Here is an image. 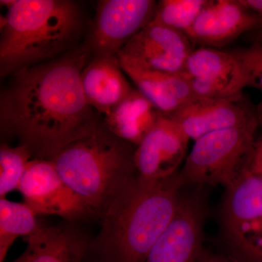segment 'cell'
Listing matches in <instances>:
<instances>
[{"label": "cell", "mask_w": 262, "mask_h": 262, "mask_svg": "<svg viewBox=\"0 0 262 262\" xmlns=\"http://www.w3.org/2000/svg\"><path fill=\"white\" fill-rule=\"evenodd\" d=\"M92 53L84 45L13 74L0 96L2 134L17 139L37 158L51 160L94 130L99 124L81 84Z\"/></svg>", "instance_id": "1"}, {"label": "cell", "mask_w": 262, "mask_h": 262, "mask_svg": "<svg viewBox=\"0 0 262 262\" xmlns=\"http://www.w3.org/2000/svg\"><path fill=\"white\" fill-rule=\"evenodd\" d=\"M185 186L180 172L166 178L136 175L100 216L91 244L101 262H145L150 250L178 211Z\"/></svg>", "instance_id": "2"}, {"label": "cell", "mask_w": 262, "mask_h": 262, "mask_svg": "<svg viewBox=\"0 0 262 262\" xmlns=\"http://www.w3.org/2000/svg\"><path fill=\"white\" fill-rule=\"evenodd\" d=\"M1 3L7 7L6 14L1 17L2 77L56 59L79 37L82 18L74 2L13 0Z\"/></svg>", "instance_id": "3"}, {"label": "cell", "mask_w": 262, "mask_h": 262, "mask_svg": "<svg viewBox=\"0 0 262 262\" xmlns=\"http://www.w3.org/2000/svg\"><path fill=\"white\" fill-rule=\"evenodd\" d=\"M136 146L98 125L63 147L51 160L69 187L96 216L137 175Z\"/></svg>", "instance_id": "4"}, {"label": "cell", "mask_w": 262, "mask_h": 262, "mask_svg": "<svg viewBox=\"0 0 262 262\" xmlns=\"http://www.w3.org/2000/svg\"><path fill=\"white\" fill-rule=\"evenodd\" d=\"M261 118L244 126L217 130L194 141L181 170L184 184L225 188L247 168Z\"/></svg>", "instance_id": "5"}, {"label": "cell", "mask_w": 262, "mask_h": 262, "mask_svg": "<svg viewBox=\"0 0 262 262\" xmlns=\"http://www.w3.org/2000/svg\"><path fill=\"white\" fill-rule=\"evenodd\" d=\"M18 190L37 215H57L68 221L95 215L63 182L51 160H31Z\"/></svg>", "instance_id": "6"}, {"label": "cell", "mask_w": 262, "mask_h": 262, "mask_svg": "<svg viewBox=\"0 0 262 262\" xmlns=\"http://www.w3.org/2000/svg\"><path fill=\"white\" fill-rule=\"evenodd\" d=\"M158 2L103 0L98 3L89 45L94 55H117L129 40L149 25Z\"/></svg>", "instance_id": "7"}, {"label": "cell", "mask_w": 262, "mask_h": 262, "mask_svg": "<svg viewBox=\"0 0 262 262\" xmlns=\"http://www.w3.org/2000/svg\"><path fill=\"white\" fill-rule=\"evenodd\" d=\"M193 43L184 33L151 22L131 38L117 58L141 68L183 75Z\"/></svg>", "instance_id": "8"}, {"label": "cell", "mask_w": 262, "mask_h": 262, "mask_svg": "<svg viewBox=\"0 0 262 262\" xmlns=\"http://www.w3.org/2000/svg\"><path fill=\"white\" fill-rule=\"evenodd\" d=\"M206 208L201 194L184 195L171 223L145 262H198L203 248Z\"/></svg>", "instance_id": "9"}, {"label": "cell", "mask_w": 262, "mask_h": 262, "mask_svg": "<svg viewBox=\"0 0 262 262\" xmlns=\"http://www.w3.org/2000/svg\"><path fill=\"white\" fill-rule=\"evenodd\" d=\"M262 27V18L239 0H209L187 36L201 47H225Z\"/></svg>", "instance_id": "10"}, {"label": "cell", "mask_w": 262, "mask_h": 262, "mask_svg": "<svg viewBox=\"0 0 262 262\" xmlns=\"http://www.w3.org/2000/svg\"><path fill=\"white\" fill-rule=\"evenodd\" d=\"M189 140L177 122L162 115L136 146L134 163L137 175L146 179H159L178 173Z\"/></svg>", "instance_id": "11"}, {"label": "cell", "mask_w": 262, "mask_h": 262, "mask_svg": "<svg viewBox=\"0 0 262 262\" xmlns=\"http://www.w3.org/2000/svg\"><path fill=\"white\" fill-rule=\"evenodd\" d=\"M166 116L177 122L184 134L194 141L215 131L244 126L261 118L254 110L246 106L243 101L201 98Z\"/></svg>", "instance_id": "12"}, {"label": "cell", "mask_w": 262, "mask_h": 262, "mask_svg": "<svg viewBox=\"0 0 262 262\" xmlns=\"http://www.w3.org/2000/svg\"><path fill=\"white\" fill-rule=\"evenodd\" d=\"M27 248L13 262H84L89 238L72 226L39 225L26 237Z\"/></svg>", "instance_id": "13"}, {"label": "cell", "mask_w": 262, "mask_h": 262, "mask_svg": "<svg viewBox=\"0 0 262 262\" xmlns=\"http://www.w3.org/2000/svg\"><path fill=\"white\" fill-rule=\"evenodd\" d=\"M81 84L90 106L106 115L130 94L117 55H94L81 74Z\"/></svg>", "instance_id": "14"}, {"label": "cell", "mask_w": 262, "mask_h": 262, "mask_svg": "<svg viewBox=\"0 0 262 262\" xmlns=\"http://www.w3.org/2000/svg\"><path fill=\"white\" fill-rule=\"evenodd\" d=\"M120 67L150 102L164 115H169L196 98L184 75L146 70L119 60Z\"/></svg>", "instance_id": "15"}, {"label": "cell", "mask_w": 262, "mask_h": 262, "mask_svg": "<svg viewBox=\"0 0 262 262\" xmlns=\"http://www.w3.org/2000/svg\"><path fill=\"white\" fill-rule=\"evenodd\" d=\"M222 221L227 239L262 220V175L246 168L225 188Z\"/></svg>", "instance_id": "16"}, {"label": "cell", "mask_w": 262, "mask_h": 262, "mask_svg": "<svg viewBox=\"0 0 262 262\" xmlns=\"http://www.w3.org/2000/svg\"><path fill=\"white\" fill-rule=\"evenodd\" d=\"M163 114L140 91L133 89L106 115L103 125L122 140L138 146Z\"/></svg>", "instance_id": "17"}, {"label": "cell", "mask_w": 262, "mask_h": 262, "mask_svg": "<svg viewBox=\"0 0 262 262\" xmlns=\"http://www.w3.org/2000/svg\"><path fill=\"white\" fill-rule=\"evenodd\" d=\"M184 75L243 94L248 87L244 71L229 51L201 47L194 49L186 61Z\"/></svg>", "instance_id": "18"}, {"label": "cell", "mask_w": 262, "mask_h": 262, "mask_svg": "<svg viewBox=\"0 0 262 262\" xmlns=\"http://www.w3.org/2000/svg\"><path fill=\"white\" fill-rule=\"evenodd\" d=\"M37 215L25 203L0 198V262L5 261L15 239L35 232L40 225Z\"/></svg>", "instance_id": "19"}, {"label": "cell", "mask_w": 262, "mask_h": 262, "mask_svg": "<svg viewBox=\"0 0 262 262\" xmlns=\"http://www.w3.org/2000/svg\"><path fill=\"white\" fill-rule=\"evenodd\" d=\"M208 2L209 0H161L158 2L151 22L187 35Z\"/></svg>", "instance_id": "20"}, {"label": "cell", "mask_w": 262, "mask_h": 262, "mask_svg": "<svg viewBox=\"0 0 262 262\" xmlns=\"http://www.w3.org/2000/svg\"><path fill=\"white\" fill-rule=\"evenodd\" d=\"M33 155L26 146L18 144L0 146V198L18 190L26 169Z\"/></svg>", "instance_id": "21"}, {"label": "cell", "mask_w": 262, "mask_h": 262, "mask_svg": "<svg viewBox=\"0 0 262 262\" xmlns=\"http://www.w3.org/2000/svg\"><path fill=\"white\" fill-rule=\"evenodd\" d=\"M232 253L244 262H262V220L244 227L228 239Z\"/></svg>", "instance_id": "22"}, {"label": "cell", "mask_w": 262, "mask_h": 262, "mask_svg": "<svg viewBox=\"0 0 262 262\" xmlns=\"http://www.w3.org/2000/svg\"><path fill=\"white\" fill-rule=\"evenodd\" d=\"M238 61L244 71L248 87L262 91V46L257 43L247 48L229 51Z\"/></svg>", "instance_id": "23"}, {"label": "cell", "mask_w": 262, "mask_h": 262, "mask_svg": "<svg viewBox=\"0 0 262 262\" xmlns=\"http://www.w3.org/2000/svg\"><path fill=\"white\" fill-rule=\"evenodd\" d=\"M198 262H244L241 258L234 255L216 253L203 249Z\"/></svg>", "instance_id": "24"}, {"label": "cell", "mask_w": 262, "mask_h": 262, "mask_svg": "<svg viewBox=\"0 0 262 262\" xmlns=\"http://www.w3.org/2000/svg\"><path fill=\"white\" fill-rule=\"evenodd\" d=\"M248 168L254 173L262 175V135L256 139Z\"/></svg>", "instance_id": "25"}, {"label": "cell", "mask_w": 262, "mask_h": 262, "mask_svg": "<svg viewBox=\"0 0 262 262\" xmlns=\"http://www.w3.org/2000/svg\"><path fill=\"white\" fill-rule=\"evenodd\" d=\"M248 9L254 12L262 18V0H239Z\"/></svg>", "instance_id": "26"}, {"label": "cell", "mask_w": 262, "mask_h": 262, "mask_svg": "<svg viewBox=\"0 0 262 262\" xmlns=\"http://www.w3.org/2000/svg\"><path fill=\"white\" fill-rule=\"evenodd\" d=\"M249 37L253 43H257L262 46V27L254 32L249 33Z\"/></svg>", "instance_id": "27"}, {"label": "cell", "mask_w": 262, "mask_h": 262, "mask_svg": "<svg viewBox=\"0 0 262 262\" xmlns=\"http://www.w3.org/2000/svg\"><path fill=\"white\" fill-rule=\"evenodd\" d=\"M88 262H101L99 261V260L97 259V258H96V259L93 260V261H89Z\"/></svg>", "instance_id": "28"}]
</instances>
